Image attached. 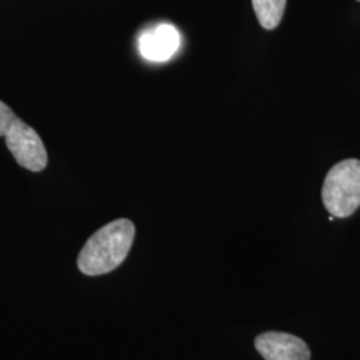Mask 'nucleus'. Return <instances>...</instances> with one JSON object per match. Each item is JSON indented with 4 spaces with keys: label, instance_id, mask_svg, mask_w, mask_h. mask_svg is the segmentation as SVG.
I'll use <instances>...</instances> for the list:
<instances>
[{
    "label": "nucleus",
    "instance_id": "nucleus-5",
    "mask_svg": "<svg viewBox=\"0 0 360 360\" xmlns=\"http://www.w3.org/2000/svg\"><path fill=\"white\" fill-rule=\"evenodd\" d=\"M255 348L264 360H309L307 343L295 335L269 331L257 335Z\"/></svg>",
    "mask_w": 360,
    "mask_h": 360
},
{
    "label": "nucleus",
    "instance_id": "nucleus-6",
    "mask_svg": "<svg viewBox=\"0 0 360 360\" xmlns=\"http://www.w3.org/2000/svg\"><path fill=\"white\" fill-rule=\"evenodd\" d=\"M287 0H252L257 20L264 30H275L283 19Z\"/></svg>",
    "mask_w": 360,
    "mask_h": 360
},
{
    "label": "nucleus",
    "instance_id": "nucleus-1",
    "mask_svg": "<svg viewBox=\"0 0 360 360\" xmlns=\"http://www.w3.org/2000/svg\"><path fill=\"white\" fill-rule=\"evenodd\" d=\"M135 226L129 219H117L95 232L82 248L77 267L84 275L98 276L117 269L129 255Z\"/></svg>",
    "mask_w": 360,
    "mask_h": 360
},
{
    "label": "nucleus",
    "instance_id": "nucleus-4",
    "mask_svg": "<svg viewBox=\"0 0 360 360\" xmlns=\"http://www.w3.org/2000/svg\"><path fill=\"white\" fill-rule=\"evenodd\" d=\"M179 31L168 23H160L144 30L139 40V52L146 60L150 62H167L179 50Z\"/></svg>",
    "mask_w": 360,
    "mask_h": 360
},
{
    "label": "nucleus",
    "instance_id": "nucleus-2",
    "mask_svg": "<svg viewBox=\"0 0 360 360\" xmlns=\"http://www.w3.org/2000/svg\"><path fill=\"white\" fill-rule=\"evenodd\" d=\"M323 203L334 218H347L360 207V160L347 159L331 168L324 179Z\"/></svg>",
    "mask_w": 360,
    "mask_h": 360
},
{
    "label": "nucleus",
    "instance_id": "nucleus-7",
    "mask_svg": "<svg viewBox=\"0 0 360 360\" xmlns=\"http://www.w3.org/2000/svg\"><path fill=\"white\" fill-rule=\"evenodd\" d=\"M19 117L13 114V110L0 101V136L6 138L8 131L13 129Z\"/></svg>",
    "mask_w": 360,
    "mask_h": 360
},
{
    "label": "nucleus",
    "instance_id": "nucleus-3",
    "mask_svg": "<svg viewBox=\"0 0 360 360\" xmlns=\"http://www.w3.org/2000/svg\"><path fill=\"white\" fill-rule=\"evenodd\" d=\"M6 146L19 166L32 172L43 171L47 166V151L38 132L23 120L18 119L6 135Z\"/></svg>",
    "mask_w": 360,
    "mask_h": 360
}]
</instances>
